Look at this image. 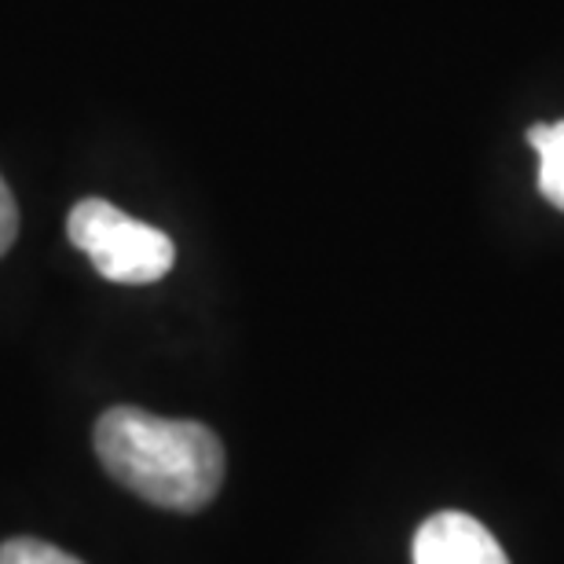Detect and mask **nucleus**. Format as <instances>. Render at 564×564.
<instances>
[{
  "label": "nucleus",
  "mask_w": 564,
  "mask_h": 564,
  "mask_svg": "<svg viewBox=\"0 0 564 564\" xmlns=\"http://www.w3.org/2000/svg\"><path fill=\"white\" fill-rule=\"evenodd\" d=\"M0 564H85V561L70 557L66 550L52 543H41V539L19 535L0 546Z\"/></svg>",
  "instance_id": "obj_5"
},
{
  "label": "nucleus",
  "mask_w": 564,
  "mask_h": 564,
  "mask_svg": "<svg viewBox=\"0 0 564 564\" xmlns=\"http://www.w3.org/2000/svg\"><path fill=\"white\" fill-rule=\"evenodd\" d=\"M66 235L93 268L121 286H147L173 272L176 246L165 231L151 228L107 198H82L70 209Z\"/></svg>",
  "instance_id": "obj_2"
},
{
  "label": "nucleus",
  "mask_w": 564,
  "mask_h": 564,
  "mask_svg": "<svg viewBox=\"0 0 564 564\" xmlns=\"http://www.w3.org/2000/svg\"><path fill=\"white\" fill-rule=\"evenodd\" d=\"M96 455L121 488L176 513H198L217 499L224 469L220 436L187 419H158L140 408H110L96 422Z\"/></svg>",
  "instance_id": "obj_1"
},
{
  "label": "nucleus",
  "mask_w": 564,
  "mask_h": 564,
  "mask_svg": "<svg viewBox=\"0 0 564 564\" xmlns=\"http://www.w3.org/2000/svg\"><path fill=\"white\" fill-rule=\"evenodd\" d=\"M15 235H19V206H15L11 187L4 184V176H0V257L11 250Z\"/></svg>",
  "instance_id": "obj_6"
},
{
  "label": "nucleus",
  "mask_w": 564,
  "mask_h": 564,
  "mask_svg": "<svg viewBox=\"0 0 564 564\" xmlns=\"http://www.w3.org/2000/svg\"><path fill=\"white\" fill-rule=\"evenodd\" d=\"M414 564H510L477 517L444 510L414 532Z\"/></svg>",
  "instance_id": "obj_3"
},
{
  "label": "nucleus",
  "mask_w": 564,
  "mask_h": 564,
  "mask_svg": "<svg viewBox=\"0 0 564 564\" xmlns=\"http://www.w3.org/2000/svg\"><path fill=\"white\" fill-rule=\"evenodd\" d=\"M528 143L539 154V191L554 209L564 213V118L528 129Z\"/></svg>",
  "instance_id": "obj_4"
}]
</instances>
